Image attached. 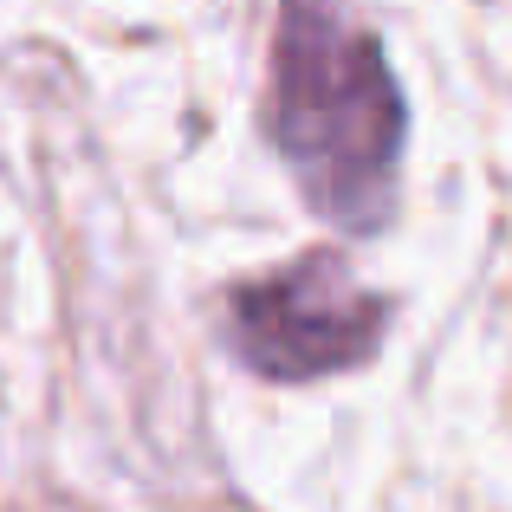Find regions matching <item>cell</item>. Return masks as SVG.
Wrapping results in <instances>:
<instances>
[{
  "instance_id": "obj_2",
  "label": "cell",
  "mask_w": 512,
  "mask_h": 512,
  "mask_svg": "<svg viewBox=\"0 0 512 512\" xmlns=\"http://www.w3.org/2000/svg\"><path fill=\"white\" fill-rule=\"evenodd\" d=\"M389 305L350 279L338 253H305L286 273L253 279L227 299V344L273 383H312L376 357Z\"/></svg>"
},
{
  "instance_id": "obj_1",
  "label": "cell",
  "mask_w": 512,
  "mask_h": 512,
  "mask_svg": "<svg viewBox=\"0 0 512 512\" xmlns=\"http://www.w3.org/2000/svg\"><path fill=\"white\" fill-rule=\"evenodd\" d=\"M266 137L331 227L370 234L389 221L409 111L376 33L344 20L331 0L279 7Z\"/></svg>"
}]
</instances>
